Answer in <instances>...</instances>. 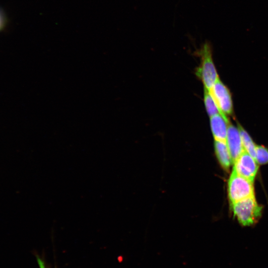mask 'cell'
<instances>
[{
	"label": "cell",
	"instance_id": "3",
	"mask_svg": "<svg viewBox=\"0 0 268 268\" xmlns=\"http://www.w3.org/2000/svg\"><path fill=\"white\" fill-rule=\"evenodd\" d=\"M252 182L233 171L228 181V196L230 202L233 203L243 199L255 196Z\"/></svg>",
	"mask_w": 268,
	"mask_h": 268
},
{
	"label": "cell",
	"instance_id": "8",
	"mask_svg": "<svg viewBox=\"0 0 268 268\" xmlns=\"http://www.w3.org/2000/svg\"><path fill=\"white\" fill-rule=\"evenodd\" d=\"M214 146L217 158L221 167L225 170H228L232 162L226 141L215 140Z\"/></svg>",
	"mask_w": 268,
	"mask_h": 268
},
{
	"label": "cell",
	"instance_id": "13",
	"mask_svg": "<svg viewBox=\"0 0 268 268\" xmlns=\"http://www.w3.org/2000/svg\"><path fill=\"white\" fill-rule=\"evenodd\" d=\"M4 24V19L1 13L0 12V30L2 29Z\"/></svg>",
	"mask_w": 268,
	"mask_h": 268
},
{
	"label": "cell",
	"instance_id": "1",
	"mask_svg": "<svg viewBox=\"0 0 268 268\" xmlns=\"http://www.w3.org/2000/svg\"><path fill=\"white\" fill-rule=\"evenodd\" d=\"M200 57L201 63L197 68L196 75L202 81L204 88L210 90L219 78L212 59L210 43L206 41L197 51Z\"/></svg>",
	"mask_w": 268,
	"mask_h": 268
},
{
	"label": "cell",
	"instance_id": "12",
	"mask_svg": "<svg viewBox=\"0 0 268 268\" xmlns=\"http://www.w3.org/2000/svg\"><path fill=\"white\" fill-rule=\"evenodd\" d=\"M36 258L39 268H46L45 262L43 259H41V257H40V256L37 254L36 255Z\"/></svg>",
	"mask_w": 268,
	"mask_h": 268
},
{
	"label": "cell",
	"instance_id": "11",
	"mask_svg": "<svg viewBox=\"0 0 268 268\" xmlns=\"http://www.w3.org/2000/svg\"><path fill=\"white\" fill-rule=\"evenodd\" d=\"M255 159L260 164L268 163V149L264 146L257 145Z\"/></svg>",
	"mask_w": 268,
	"mask_h": 268
},
{
	"label": "cell",
	"instance_id": "10",
	"mask_svg": "<svg viewBox=\"0 0 268 268\" xmlns=\"http://www.w3.org/2000/svg\"><path fill=\"white\" fill-rule=\"evenodd\" d=\"M203 97L205 108L210 117L218 113L222 114L210 92L205 88H204Z\"/></svg>",
	"mask_w": 268,
	"mask_h": 268
},
{
	"label": "cell",
	"instance_id": "4",
	"mask_svg": "<svg viewBox=\"0 0 268 268\" xmlns=\"http://www.w3.org/2000/svg\"><path fill=\"white\" fill-rule=\"evenodd\" d=\"M213 97L221 114L227 117L233 113V102L229 89L223 83L219 78L212 87L208 90Z\"/></svg>",
	"mask_w": 268,
	"mask_h": 268
},
{
	"label": "cell",
	"instance_id": "9",
	"mask_svg": "<svg viewBox=\"0 0 268 268\" xmlns=\"http://www.w3.org/2000/svg\"><path fill=\"white\" fill-rule=\"evenodd\" d=\"M237 128L240 133L242 145L244 150L255 159L257 145L253 141L249 134L240 124H238Z\"/></svg>",
	"mask_w": 268,
	"mask_h": 268
},
{
	"label": "cell",
	"instance_id": "2",
	"mask_svg": "<svg viewBox=\"0 0 268 268\" xmlns=\"http://www.w3.org/2000/svg\"><path fill=\"white\" fill-rule=\"evenodd\" d=\"M234 215L244 226L254 225L260 219L262 207L256 201L255 196L247 198L232 203Z\"/></svg>",
	"mask_w": 268,
	"mask_h": 268
},
{
	"label": "cell",
	"instance_id": "7",
	"mask_svg": "<svg viewBox=\"0 0 268 268\" xmlns=\"http://www.w3.org/2000/svg\"><path fill=\"white\" fill-rule=\"evenodd\" d=\"M229 123L228 118L220 113L210 117V129L214 140L226 141Z\"/></svg>",
	"mask_w": 268,
	"mask_h": 268
},
{
	"label": "cell",
	"instance_id": "5",
	"mask_svg": "<svg viewBox=\"0 0 268 268\" xmlns=\"http://www.w3.org/2000/svg\"><path fill=\"white\" fill-rule=\"evenodd\" d=\"M233 164L238 174L253 182L259 168L255 158L244 150Z\"/></svg>",
	"mask_w": 268,
	"mask_h": 268
},
{
	"label": "cell",
	"instance_id": "6",
	"mask_svg": "<svg viewBox=\"0 0 268 268\" xmlns=\"http://www.w3.org/2000/svg\"><path fill=\"white\" fill-rule=\"evenodd\" d=\"M226 142L228 148L232 163L244 150L238 128L229 123L228 126Z\"/></svg>",
	"mask_w": 268,
	"mask_h": 268
}]
</instances>
